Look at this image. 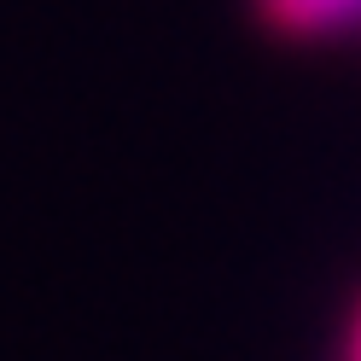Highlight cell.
<instances>
[{"mask_svg": "<svg viewBox=\"0 0 361 361\" xmlns=\"http://www.w3.org/2000/svg\"><path fill=\"white\" fill-rule=\"evenodd\" d=\"M355 361H361V338H355Z\"/></svg>", "mask_w": 361, "mask_h": 361, "instance_id": "cell-1", "label": "cell"}]
</instances>
